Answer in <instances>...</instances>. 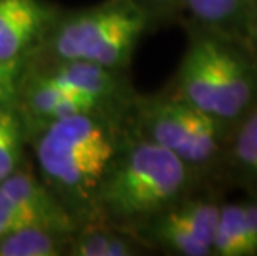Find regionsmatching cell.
I'll return each mask as SVG.
<instances>
[{"instance_id":"cell-15","label":"cell","mask_w":257,"mask_h":256,"mask_svg":"<svg viewBox=\"0 0 257 256\" xmlns=\"http://www.w3.org/2000/svg\"><path fill=\"white\" fill-rule=\"evenodd\" d=\"M244 0H186L191 14L209 25H227L237 17Z\"/></svg>"},{"instance_id":"cell-6","label":"cell","mask_w":257,"mask_h":256,"mask_svg":"<svg viewBox=\"0 0 257 256\" xmlns=\"http://www.w3.org/2000/svg\"><path fill=\"white\" fill-rule=\"evenodd\" d=\"M4 192L34 226L45 228V230L65 233L72 228V221L60 203L52 197L45 185L38 183V180L29 172L15 170L0 183Z\"/></svg>"},{"instance_id":"cell-22","label":"cell","mask_w":257,"mask_h":256,"mask_svg":"<svg viewBox=\"0 0 257 256\" xmlns=\"http://www.w3.org/2000/svg\"><path fill=\"white\" fill-rule=\"evenodd\" d=\"M20 75V70H14V72H5V73H0V81L2 80H7V78H15Z\"/></svg>"},{"instance_id":"cell-4","label":"cell","mask_w":257,"mask_h":256,"mask_svg":"<svg viewBox=\"0 0 257 256\" xmlns=\"http://www.w3.org/2000/svg\"><path fill=\"white\" fill-rule=\"evenodd\" d=\"M219 122L179 97L151 103L145 113L150 140L173 151L188 166L209 161L217 153Z\"/></svg>"},{"instance_id":"cell-8","label":"cell","mask_w":257,"mask_h":256,"mask_svg":"<svg viewBox=\"0 0 257 256\" xmlns=\"http://www.w3.org/2000/svg\"><path fill=\"white\" fill-rule=\"evenodd\" d=\"M212 253L219 256H252L240 203L224 205L219 208Z\"/></svg>"},{"instance_id":"cell-23","label":"cell","mask_w":257,"mask_h":256,"mask_svg":"<svg viewBox=\"0 0 257 256\" xmlns=\"http://www.w3.org/2000/svg\"><path fill=\"white\" fill-rule=\"evenodd\" d=\"M254 29H255V39H257V9H255V22H254Z\"/></svg>"},{"instance_id":"cell-19","label":"cell","mask_w":257,"mask_h":256,"mask_svg":"<svg viewBox=\"0 0 257 256\" xmlns=\"http://www.w3.org/2000/svg\"><path fill=\"white\" fill-rule=\"evenodd\" d=\"M244 220H245V230H247V239L250 253L257 254V201L244 203Z\"/></svg>"},{"instance_id":"cell-17","label":"cell","mask_w":257,"mask_h":256,"mask_svg":"<svg viewBox=\"0 0 257 256\" xmlns=\"http://www.w3.org/2000/svg\"><path fill=\"white\" fill-rule=\"evenodd\" d=\"M27 226H34L12 198L0 187V238Z\"/></svg>"},{"instance_id":"cell-21","label":"cell","mask_w":257,"mask_h":256,"mask_svg":"<svg viewBox=\"0 0 257 256\" xmlns=\"http://www.w3.org/2000/svg\"><path fill=\"white\" fill-rule=\"evenodd\" d=\"M20 67H22L20 57L12 58V60H0V73L14 72V70H20Z\"/></svg>"},{"instance_id":"cell-11","label":"cell","mask_w":257,"mask_h":256,"mask_svg":"<svg viewBox=\"0 0 257 256\" xmlns=\"http://www.w3.org/2000/svg\"><path fill=\"white\" fill-rule=\"evenodd\" d=\"M219 208L211 201H184V203L173 206V208H166V215H169L174 221H178L179 225L188 228L193 233H196L199 238H202L207 244L214 243L216 235V226H217V218H219Z\"/></svg>"},{"instance_id":"cell-9","label":"cell","mask_w":257,"mask_h":256,"mask_svg":"<svg viewBox=\"0 0 257 256\" xmlns=\"http://www.w3.org/2000/svg\"><path fill=\"white\" fill-rule=\"evenodd\" d=\"M60 243L55 231L27 226L0 238V256H57Z\"/></svg>"},{"instance_id":"cell-1","label":"cell","mask_w":257,"mask_h":256,"mask_svg":"<svg viewBox=\"0 0 257 256\" xmlns=\"http://www.w3.org/2000/svg\"><path fill=\"white\" fill-rule=\"evenodd\" d=\"M189 180L188 165L148 140L110 163L98 183V200L114 218H141L169 208Z\"/></svg>"},{"instance_id":"cell-16","label":"cell","mask_w":257,"mask_h":256,"mask_svg":"<svg viewBox=\"0 0 257 256\" xmlns=\"http://www.w3.org/2000/svg\"><path fill=\"white\" fill-rule=\"evenodd\" d=\"M73 254L80 256H130L133 248L123 238L108 233H90L76 243Z\"/></svg>"},{"instance_id":"cell-13","label":"cell","mask_w":257,"mask_h":256,"mask_svg":"<svg viewBox=\"0 0 257 256\" xmlns=\"http://www.w3.org/2000/svg\"><path fill=\"white\" fill-rule=\"evenodd\" d=\"M22 132L20 118L12 108L0 112V183L19 168L22 156Z\"/></svg>"},{"instance_id":"cell-10","label":"cell","mask_w":257,"mask_h":256,"mask_svg":"<svg viewBox=\"0 0 257 256\" xmlns=\"http://www.w3.org/2000/svg\"><path fill=\"white\" fill-rule=\"evenodd\" d=\"M153 236L160 241L163 246H166L171 251L184 256H207L212 254L211 244H207L204 239L199 238L178 221H174L171 216L166 215V211L158 213V218L153 225Z\"/></svg>"},{"instance_id":"cell-12","label":"cell","mask_w":257,"mask_h":256,"mask_svg":"<svg viewBox=\"0 0 257 256\" xmlns=\"http://www.w3.org/2000/svg\"><path fill=\"white\" fill-rule=\"evenodd\" d=\"M43 24V10L40 5L30 12L10 22L0 30V60H12L20 57V53L35 39L38 29Z\"/></svg>"},{"instance_id":"cell-3","label":"cell","mask_w":257,"mask_h":256,"mask_svg":"<svg viewBox=\"0 0 257 256\" xmlns=\"http://www.w3.org/2000/svg\"><path fill=\"white\" fill-rule=\"evenodd\" d=\"M113 153L111 140L91 113L52 120L37 145L43 175L58 188L75 193L98 187Z\"/></svg>"},{"instance_id":"cell-5","label":"cell","mask_w":257,"mask_h":256,"mask_svg":"<svg viewBox=\"0 0 257 256\" xmlns=\"http://www.w3.org/2000/svg\"><path fill=\"white\" fill-rule=\"evenodd\" d=\"M133 12V7L116 5L90 10L67 22L55 37V53L67 60H88L91 52Z\"/></svg>"},{"instance_id":"cell-18","label":"cell","mask_w":257,"mask_h":256,"mask_svg":"<svg viewBox=\"0 0 257 256\" xmlns=\"http://www.w3.org/2000/svg\"><path fill=\"white\" fill-rule=\"evenodd\" d=\"M37 5L35 0H0V30Z\"/></svg>"},{"instance_id":"cell-24","label":"cell","mask_w":257,"mask_h":256,"mask_svg":"<svg viewBox=\"0 0 257 256\" xmlns=\"http://www.w3.org/2000/svg\"><path fill=\"white\" fill-rule=\"evenodd\" d=\"M155 2H166V0H155Z\"/></svg>"},{"instance_id":"cell-2","label":"cell","mask_w":257,"mask_h":256,"mask_svg":"<svg viewBox=\"0 0 257 256\" xmlns=\"http://www.w3.org/2000/svg\"><path fill=\"white\" fill-rule=\"evenodd\" d=\"M179 99L217 120H234L257 97V77L236 50L211 37L193 40L178 73Z\"/></svg>"},{"instance_id":"cell-20","label":"cell","mask_w":257,"mask_h":256,"mask_svg":"<svg viewBox=\"0 0 257 256\" xmlns=\"http://www.w3.org/2000/svg\"><path fill=\"white\" fill-rule=\"evenodd\" d=\"M17 80L19 77L0 81V112L10 108V103L15 100V95H17Z\"/></svg>"},{"instance_id":"cell-7","label":"cell","mask_w":257,"mask_h":256,"mask_svg":"<svg viewBox=\"0 0 257 256\" xmlns=\"http://www.w3.org/2000/svg\"><path fill=\"white\" fill-rule=\"evenodd\" d=\"M47 77L65 90L93 95L100 100L110 95L114 89L110 68L88 60H67L62 67L48 73Z\"/></svg>"},{"instance_id":"cell-14","label":"cell","mask_w":257,"mask_h":256,"mask_svg":"<svg viewBox=\"0 0 257 256\" xmlns=\"http://www.w3.org/2000/svg\"><path fill=\"white\" fill-rule=\"evenodd\" d=\"M234 160L245 175L257 182V108L245 118L234 140Z\"/></svg>"}]
</instances>
